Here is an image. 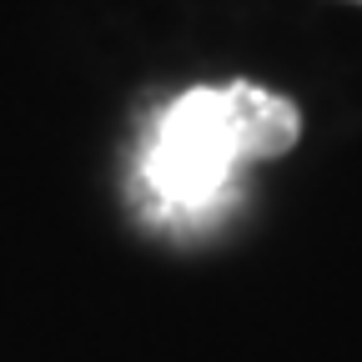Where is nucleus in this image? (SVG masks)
<instances>
[{
  "label": "nucleus",
  "mask_w": 362,
  "mask_h": 362,
  "mask_svg": "<svg viewBox=\"0 0 362 362\" xmlns=\"http://www.w3.org/2000/svg\"><path fill=\"white\" fill-rule=\"evenodd\" d=\"M297 101L252 81L192 86L156 116L141 146V192L161 216H206L242 161H267L297 146Z\"/></svg>",
  "instance_id": "1"
},
{
  "label": "nucleus",
  "mask_w": 362,
  "mask_h": 362,
  "mask_svg": "<svg viewBox=\"0 0 362 362\" xmlns=\"http://www.w3.org/2000/svg\"><path fill=\"white\" fill-rule=\"evenodd\" d=\"M352 6H362V0H352Z\"/></svg>",
  "instance_id": "2"
}]
</instances>
